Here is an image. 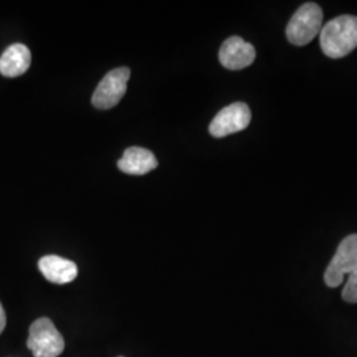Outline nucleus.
<instances>
[{
    "label": "nucleus",
    "mask_w": 357,
    "mask_h": 357,
    "mask_svg": "<svg viewBox=\"0 0 357 357\" xmlns=\"http://www.w3.org/2000/svg\"><path fill=\"white\" fill-rule=\"evenodd\" d=\"M26 347L33 357H57L64 351L65 340L50 318H40L29 328Z\"/></svg>",
    "instance_id": "obj_3"
},
{
    "label": "nucleus",
    "mask_w": 357,
    "mask_h": 357,
    "mask_svg": "<svg viewBox=\"0 0 357 357\" xmlns=\"http://www.w3.org/2000/svg\"><path fill=\"white\" fill-rule=\"evenodd\" d=\"M343 299L348 303H357V268L347 278L343 289Z\"/></svg>",
    "instance_id": "obj_11"
},
{
    "label": "nucleus",
    "mask_w": 357,
    "mask_h": 357,
    "mask_svg": "<svg viewBox=\"0 0 357 357\" xmlns=\"http://www.w3.org/2000/svg\"><path fill=\"white\" fill-rule=\"evenodd\" d=\"M218 60L227 69L241 70L255 63V47L243 38L231 36L222 43L218 52Z\"/></svg>",
    "instance_id": "obj_7"
},
{
    "label": "nucleus",
    "mask_w": 357,
    "mask_h": 357,
    "mask_svg": "<svg viewBox=\"0 0 357 357\" xmlns=\"http://www.w3.org/2000/svg\"><path fill=\"white\" fill-rule=\"evenodd\" d=\"M31 66V52L23 44H13L0 57V73L13 78L22 76Z\"/></svg>",
    "instance_id": "obj_10"
},
{
    "label": "nucleus",
    "mask_w": 357,
    "mask_h": 357,
    "mask_svg": "<svg viewBox=\"0 0 357 357\" xmlns=\"http://www.w3.org/2000/svg\"><path fill=\"white\" fill-rule=\"evenodd\" d=\"M121 357H122V356H121Z\"/></svg>",
    "instance_id": "obj_13"
},
{
    "label": "nucleus",
    "mask_w": 357,
    "mask_h": 357,
    "mask_svg": "<svg viewBox=\"0 0 357 357\" xmlns=\"http://www.w3.org/2000/svg\"><path fill=\"white\" fill-rule=\"evenodd\" d=\"M118 167L128 175H146L158 167V160L147 149L130 147L119 159Z\"/></svg>",
    "instance_id": "obj_9"
},
{
    "label": "nucleus",
    "mask_w": 357,
    "mask_h": 357,
    "mask_svg": "<svg viewBox=\"0 0 357 357\" xmlns=\"http://www.w3.org/2000/svg\"><path fill=\"white\" fill-rule=\"evenodd\" d=\"M130 69L128 68H116L103 77L94 90L91 103L94 107L107 110L114 107L122 100L128 90Z\"/></svg>",
    "instance_id": "obj_5"
},
{
    "label": "nucleus",
    "mask_w": 357,
    "mask_h": 357,
    "mask_svg": "<svg viewBox=\"0 0 357 357\" xmlns=\"http://www.w3.org/2000/svg\"><path fill=\"white\" fill-rule=\"evenodd\" d=\"M321 28V8L317 3H305L290 19L286 28V36L293 45L303 47L319 35Z\"/></svg>",
    "instance_id": "obj_2"
},
{
    "label": "nucleus",
    "mask_w": 357,
    "mask_h": 357,
    "mask_svg": "<svg viewBox=\"0 0 357 357\" xmlns=\"http://www.w3.org/2000/svg\"><path fill=\"white\" fill-rule=\"evenodd\" d=\"M43 275L56 284H65L76 280L78 268L75 262L59 255H45L38 261Z\"/></svg>",
    "instance_id": "obj_8"
},
{
    "label": "nucleus",
    "mask_w": 357,
    "mask_h": 357,
    "mask_svg": "<svg viewBox=\"0 0 357 357\" xmlns=\"http://www.w3.org/2000/svg\"><path fill=\"white\" fill-rule=\"evenodd\" d=\"M357 268V234L345 237L326 268L324 282L328 287H337Z\"/></svg>",
    "instance_id": "obj_4"
},
{
    "label": "nucleus",
    "mask_w": 357,
    "mask_h": 357,
    "mask_svg": "<svg viewBox=\"0 0 357 357\" xmlns=\"http://www.w3.org/2000/svg\"><path fill=\"white\" fill-rule=\"evenodd\" d=\"M321 51L330 59H342L357 48V16L342 15L320 31Z\"/></svg>",
    "instance_id": "obj_1"
},
{
    "label": "nucleus",
    "mask_w": 357,
    "mask_h": 357,
    "mask_svg": "<svg viewBox=\"0 0 357 357\" xmlns=\"http://www.w3.org/2000/svg\"><path fill=\"white\" fill-rule=\"evenodd\" d=\"M6 323H7L6 311H4V308H3L1 303H0V333L4 331V328H6Z\"/></svg>",
    "instance_id": "obj_12"
},
{
    "label": "nucleus",
    "mask_w": 357,
    "mask_h": 357,
    "mask_svg": "<svg viewBox=\"0 0 357 357\" xmlns=\"http://www.w3.org/2000/svg\"><path fill=\"white\" fill-rule=\"evenodd\" d=\"M252 112L246 103H231L217 113L209 125V132L215 138H224L243 131L250 125Z\"/></svg>",
    "instance_id": "obj_6"
}]
</instances>
